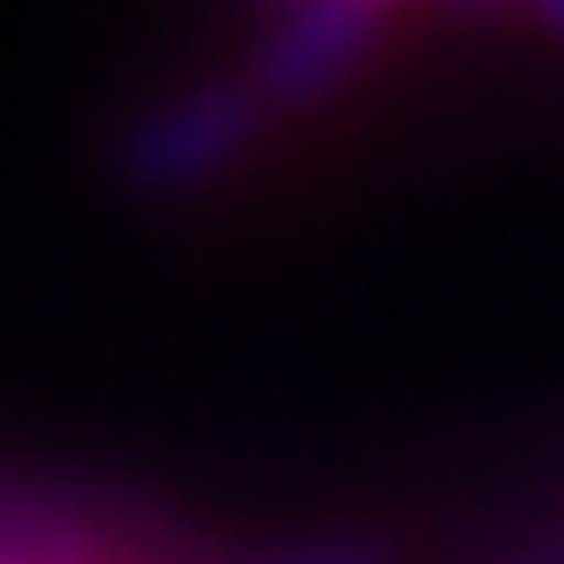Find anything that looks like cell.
<instances>
[{
	"label": "cell",
	"instance_id": "cell-1",
	"mask_svg": "<svg viewBox=\"0 0 564 564\" xmlns=\"http://www.w3.org/2000/svg\"><path fill=\"white\" fill-rule=\"evenodd\" d=\"M274 108L258 100L249 75H208V84H183L166 100H150L133 124L117 133V175L141 199H192L216 192L232 166L265 141Z\"/></svg>",
	"mask_w": 564,
	"mask_h": 564
},
{
	"label": "cell",
	"instance_id": "cell-2",
	"mask_svg": "<svg viewBox=\"0 0 564 564\" xmlns=\"http://www.w3.org/2000/svg\"><path fill=\"white\" fill-rule=\"evenodd\" d=\"M382 42V9H357V0H282V18L265 25L258 58H249V84L265 108H316L340 84H357Z\"/></svg>",
	"mask_w": 564,
	"mask_h": 564
},
{
	"label": "cell",
	"instance_id": "cell-3",
	"mask_svg": "<svg viewBox=\"0 0 564 564\" xmlns=\"http://www.w3.org/2000/svg\"><path fill=\"white\" fill-rule=\"evenodd\" d=\"M208 564H399V540L390 531H300V540H265V547H225L216 540Z\"/></svg>",
	"mask_w": 564,
	"mask_h": 564
},
{
	"label": "cell",
	"instance_id": "cell-4",
	"mask_svg": "<svg viewBox=\"0 0 564 564\" xmlns=\"http://www.w3.org/2000/svg\"><path fill=\"white\" fill-rule=\"evenodd\" d=\"M507 9H514V18H531L547 42H564V0H507Z\"/></svg>",
	"mask_w": 564,
	"mask_h": 564
},
{
	"label": "cell",
	"instance_id": "cell-5",
	"mask_svg": "<svg viewBox=\"0 0 564 564\" xmlns=\"http://www.w3.org/2000/svg\"><path fill=\"white\" fill-rule=\"evenodd\" d=\"M357 9H399V0H357Z\"/></svg>",
	"mask_w": 564,
	"mask_h": 564
}]
</instances>
